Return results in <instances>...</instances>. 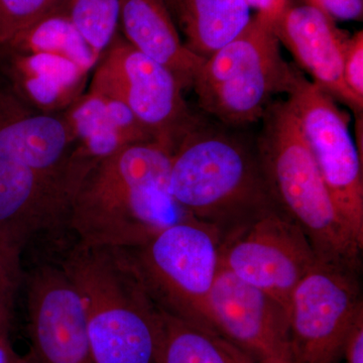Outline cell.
<instances>
[{
    "mask_svg": "<svg viewBox=\"0 0 363 363\" xmlns=\"http://www.w3.org/2000/svg\"><path fill=\"white\" fill-rule=\"evenodd\" d=\"M66 0H0V45L6 44Z\"/></svg>",
    "mask_w": 363,
    "mask_h": 363,
    "instance_id": "cell-23",
    "label": "cell"
},
{
    "mask_svg": "<svg viewBox=\"0 0 363 363\" xmlns=\"http://www.w3.org/2000/svg\"><path fill=\"white\" fill-rule=\"evenodd\" d=\"M211 330L259 363H295L288 309L276 298L220 269L209 298Z\"/></svg>",
    "mask_w": 363,
    "mask_h": 363,
    "instance_id": "cell-12",
    "label": "cell"
},
{
    "mask_svg": "<svg viewBox=\"0 0 363 363\" xmlns=\"http://www.w3.org/2000/svg\"><path fill=\"white\" fill-rule=\"evenodd\" d=\"M172 150L133 143L99 160L72 208L69 228L91 247H138L162 229L190 218L169 191Z\"/></svg>",
    "mask_w": 363,
    "mask_h": 363,
    "instance_id": "cell-1",
    "label": "cell"
},
{
    "mask_svg": "<svg viewBox=\"0 0 363 363\" xmlns=\"http://www.w3.org/2000/svg\"><path fill=\"white\" fill-rule=\"evenodd\" d=\"M274 33L318 87L362 116L363 101L345 84L344 55L350 35L335 21L309 4L289 1L274 21Z\"/></svg>",
    "mask_w": 363,
    "mask_h": 363,
    "instance_id": "cell-14",
    "label": "cell"
},
{
    "mask_svg": "<svg viewBox=\"0 0 363 363\" xmlns=\"http://www.w3.org/2000/svg\"><path fill=\"white\" fill-rule=\"evenodd\" d=\"M0 247L9 248V250H11V248L6 247V245H4V243H2L1 241H0ZM13 252H16V250H13Z\"/></svg>",
    "mask_w": 363,
    "mask_h": 363,
    "instance_id": "cell-32",
    "label": "cell"
},
{
    "mask_svg": "<svg viewBox=\"0 0 363 363\" xmlns=\"http://www.w3.org/2000/svg\"><path fill=\"white\" fill-rule=\"evenodd\" d=\"M257 155L277 206L304 231L319 262L359 272L363 245L340 216L286 101L271 102Z\"/></svg>",
    "mask_w": 363,
    "mask_h": 363,
    "instance_id": "cell-3",
    "label": "cell"
},
{
    "mask_svg": "<svg viewBox=\"0 0 363 363\" xmlns=\"http://www.w3.org/2000/svg\"><path fill=\"white\" fill-rule=\"evenodd\" d=\"M286 93L332 201L363 245L362 156L351 136L350 116L294 66Z\"/></svg>",
    "mask_w": 363,
    "mask_h": 363,
    "instance_id": "cell-7",
    "label": "cell"
},
{
    "mask_svg": "<svg viewBox=\"0 0 363 363\" xmlns=\"http://www.w3.org/2000/svg\"><path fill=\"white\" fill-rule=\"evenodd\" d=\"M157 363L259 362L219 334L157 307Z\"/></svg>",
    "mask_w": 363,
    "mask_h": 363,
    "instance_id": "cell-19",
    "label": "cell"
},
{
    "mask_svg": "<svg viewBox=\"0 0 363 363\" xmlns=\"http://www.w3.org/2000/svg\"><path fill=\"white\" fill-rule=\"evenodd\" d=\"M13 298L0 293V334L9 331Z\"/></svg>",
    "mask_w": 363,
    "mask_h": 363,
    "instance_id": "cell-30",
    "label": "cell"
},
{
    "mask_svg": "<svg viewBox=\"0 0 363 363\" xmlns=\"http://www.w3.org/2000/svg\"><path fill=\"white\" fill-rule=\"evenodd\" d=\"M162 1L164 2V6L168 9L177 25L181 28L182 18H183L181 0H162Z\"/></svg>",
    "mask_w": 363,
    "mask_h": 363,
    "instance_id": "cell-31",
    "label": "cell"
},
{
    "mask_svg": "<svg viewBox=\"0 0 363 363\" xmlns=\"http://www.w3.org/2000/svg\"><path fill=\"white\" fill-rule=\"evenodd\" d=\"M248 6L255 7L259 13L276 20L284 11L289 0H247Z\"/></svg>",
    "mask_w": 363,
    "mask_h": 363,
    "instance_id": "cell-28",
    "label": "cell"
},
{
    "mask_svg": "<svg viewBox=\"0 0 363 363\" xmlns=\"http://www.w3.org/2000/svg\"><path fill=\"white\" fill-rule=\"evenodd\" d=\"M323 11L331 18L340 21H362L363 0H303Z\"/></svg>",
    "mask_w": 363,
    "mask_h": 363,
    "instance_id": "cell-25",
    "label": "cell"
},
{
    "mask_svg": "<svg viewBox=\"0 0 363 363\" xmlns=\"http://www.w3.org/2000/svg\"><path fill=\"white\" fill-rule=\"evenodd\" d=\"M187 47L207 58L240 35L250 21L247 0H181Z\"/></svg>",
    "mask_w": 363,
    "mask_h": 363,
    "instance_id": "cell-20",
    "label": "cell"
},
{
    "mask_svg": "<svg viewBox=\"0 0 363 363\" xmlns=\"http://www.w3.org/2000/svg\"><path fill=\"white\" fill-rule=\"evenodd\" d=\"M343 76L350 92L363 101V32L348 39L344 55Z\"/></svg>",
    "mask_w": 363,
    "mask_h": 363,
    "instance_id": "cell-24",
    "label": "cell"
},
{
    "mask_svg": "<svg viewBox=\"0 0 363 363\" xmlns=\"http://www.w3.org/2000/svg\"><path fill=\"white\" fill-rule=\"evenodd\" d=\"M32 363H95L82 298L61 267L33 269L26 281Z\"/></svg>",
    "mask_w": 363,
    "mask_h": 363,
    "instance_id": "cell-13",
    "label": "cell"
},
{
    "mask_svg": "<svg viewBox=\"0 0 363 363\" xmlns=\"http://www.w3.org/2000/svg\"><path fill=\"white\" fill-rule=\"evenodd\" d=\"M121 6V0H66L61 9L100 58L118 33Z\"/></svg>",
    "mask_w": 363,
    "mask_h": 363,
    "instance_id": "cell-22",
    "label": "cell"
},
{
    "mask_svg": "<svg viewBox=\"0 0 363 363\" xmlns=\"http://www.w3.org/2000/svg\"><path fill=\"white\" fill-rule=\"evenodd\" d=\"M21 279L20 253L0 247V293L13 298Z\"/></svg>",
    "mask_w": 363,
    "mask_h": 363,
    "instance_id": "cell-26",
    "label": "cell"
},
{
    "mask_svg": "<svg viewBox=\"0 0 363 363\" xmlns=\"http://www.w3.org/2000/svg\"><path fill=\"white\" fill-rule=\"evenodd\" d=\"M119 28L128 44L169 69L184 89L192 87L205 58L183 44L162 0H121Z\"/></svg>",
    "mask_w": 363,
    "mask_h": 363,
    "instance_id": "cell-17",
    "label": "cell"
},
{
    "mask_svg": "<svg viewBox=\"0 0 363 363\" xmlns=\"http://www.w3.org/2000/svg\"><path fill=\"white\" fill-rule=\"evenodd\" d=\"M359 274L318 262L296 286L288 305L295 363H339L355 324L363 318Z\"/></svg>",
    "mask_w": 363,
    "mask_h": 363,
    "instance_id": "cell-10",
    "label": "cell"
},
{
    "mask_svg": "<svg viewBox=\"0 0 363 363\" xmlns=\"http://www.w3.org/2000/svg\"><path fill=\"white\" fill-rule=\"evenodd\" d=\"M61 267L84 306L95 363H157V307L116 248L76 243Z\"/></svg>",
    "mask_w": 363,
    "mask_h": 363,
    "instance_id": "cell-4",
    "label": "cell"
},
{
    "mask_svg": "<svg viewBox=\"0 0 363 363\" xmlns=\"http://www.w3.org/2000/svg\"><path fill=\"white\" fill-rule=\"evenodd\" d=\"M221 242L216 229L187 218L142 245L117 250L159 309L212 331L209 298L221 269Z\"/></svg>",
    "mask_w": 363,
    "mask_h": 363,
    "instance_id": "cell-5",
    "label": "cell"
},
{
    "mask_svg": "<svg viewBox=\"0 0 363 363\" xmlns=\"http://www.w3.org/2000/svg\"><path fill=\"white\" fill-rule=\"evenodd\" d=\"M169 191L190 218L216 229L222 238L279 208L257 147L200 121L172 152Z\"/></svg>",
    "mask_w": 363,
    "mask_h": 363,
    "instance_id": "cell-2",
    "label": "cell"
},
{
    "mask_svg": "<svg viewBox=\"0 0 363 363\" xmlns=\"http://www.w3.org/2000/svg\"><path fill=\"white\" fill-rule=\"evenodd\" d=\"M0 47L61 57L89 73L100 59L61 7L43 16Z\"/></svg>",
    "mask_w": 363,
    "mask_h": 363,
    "instance_id": "cell-21",
    "label": "cell"
},
{
    "mask_svg": "<svg viewBox=\"0 0 363 363\" xmlns=\"http://www.w3.org/2000/svg\"><path fill=\"white\" fill-rule=\"evenodd\" d=\"M279 51L274 20L257 13L240 35L203 61L192 88L203 111L229 126L262 119L292 75Z\"/></svg>",
    "mask_w": 363,
    "mask_h": 363,
    "instance_id": "cell-6",
    "label": "cell"
},
{
    "mask_svg": "<svg viewBox=\"0 0 363 363\" xmlns=\"http://www.w3.org/2000/svg\"><path fill=\"white\" fill-rule=\"evenodd\" d=\"M97 161L76 147L51 168L0 160V241L21 253L38 234L69 227L79 190Z\"/></svg>",
    "mask_w": 363,
    "mask_h": 363,
    "instance_id": "cell-9",
    "label": "cell"
},
{
    "mask_svg": "<svg viewBox=\"0 0 363 363\" xmlns=\"http://www.w3.org/2000/svg\"><path fill=\"white\" fill-rule=\"evenodd\" d=\"M0 363H32L30 357H21L9 340V331L0 334Z\"/></svg>",
    "mask_w": 363,
    "mask_h": 363,
    "instance_id": "cell-29",
    "label": "cell"
},
{
    "mask_svg": "<svg viewBox=\"0 0 363 363\" xmlns=\"http://www.w3.org/2000/svg\"><path fill=\"white\" fill-rule=\"evenodd\" d=\"M75 147L85 156L101 160L133 143L156 142L123 104L88 90L64 113Z\"/></svg>",
    "mask_w": 363,
    "mask_h": 363,
    "instance_id": "cell-18",
    "label": "cell"
},
{
    "mask_svg": "<svg viewBox=\"0 0 363 363\" xmlns=\"http://www.w3.org/2000/svg\"><path fill=\"white\" fill-rule=\"evenodd\" d=\"M0 72L6 84L38 111H66L84 93L89 72L69 60L0 47Z\"/></svg>",
    "mask_w": 363,
    "mask_h": 363,
    "instance_id": "cell-16",
    "label": "cell"
},
{
    "mask_svg": "<svg viewBox=\"0 0 363 363\" xmlns=\"http://www.w3.org/2000/svg\"><path fill=\"white\" fill-rule=\"evenodd\" d=\"M220 259L222 269L286 309L296 286L319 262L304 231L279 208L224 236Z\"/></svg>",
    "mask_w": 363,
    "mask_h": 363,
    "instance_id": "cell-11",
    "label": "cell"
},
{
    "mask_svg": "<svg viewBox=\"0 0 363 363\" xmlns=\"http://www.w3.org/2000/svg\"><path fill=\"white\" fill-rule=\"evenodd\" d=\"M345 363H363V318L355 324L343 353Z\"/></svg>",
    "mask_w": 363,
    "mask_h": 363,
    "instance_id": "cell-27",
    "label": "cell"
},
{
    "mask_svg": "<svg viewBox=\"0 0 363 363\" xmlns=\"http://www.w3.org/2000/svg\"><path fill=\"white\" fill-rule=\"evenodd\" d=\"M74 150L75 142L64 114L38 111L6 84L0 85V160L51 168Z\"/></svg>",
    "mask_w": 363,
    "mask_h": 363,
    "instance_id": "cell-15",
    "label": "cell"
},
{
    "mask_svg": "<svg viewBox=\"0 0 363 363\" xmlns=\"http://www.w3.org/2000/svg\"><path fill=\"white\" fill-rule=\"evenodd\" d=\"M93 70L88 90L125 105L154 140L172 152L199 121L191 113L176 76L119 33Z\"/></svg>",
    "mask_w": 363,
    "mask_h": 363,
    "instance_id": "cell-8",
    "label": "cell"
}]
</instances>
